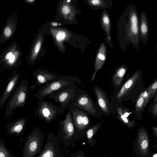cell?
<instances>
[{"mask_svg":"<svg viewBox=\"0 0 157 157\" xmlns=\"http://www.w3.org/2000/svg\"><path fill=\"white\" fill-rule=\"evenodd\" d=\"M139 17L133 4H129L117 20V24L118 41L124 52L132 44L137 50L140 44Z\"/></svg>","mask_w":157,"mask_h":157,"instance_id":"cell-1","label":"cell"},{"mask_svg":"<svg viewBox=\"0 0 157 157\" xmlns=\"http://www.w3.org/2000/svg\"><path fill=\"white\" fill-rule=\"evenodd\" d=\"M144 88L143 73L140 69L127 78L118 88L114 90L110 96L111 102L115 109L123 101L131 100L134 103Z\"/></svg>","mask_w":157,"mask_h":157,"instance_id":"cell-2","label":"cell"},{"mask_svg":"<svg viewBox=\"0 0 157 157\" xmlns=\"http://www.w3.org/2000/svg\"><path fill=\"white\" fill-rule=\"evenodd\" d=\"M81 83V80L77 76L59 75L56 78L40 87L34 94V96L38 100L43 99L56 91Z\"/></svg>","mask_w":157,"mask_h":157,"instance_id":"cell-3","label":"cell"},{"mask_svg":"<svg viewBox=\"0 0 157 157\" xmlns=\"http://www.w3.org/2000/svg\"><path fill=\"white\" fill-rule=\"evenodd\" d=\"M71 105L75 106L89 116L97 117L102 113L88 94L79 89L76 92Z\"/></svg>","mask_w":157,"mask_h":157,"instance_id":"cell-4","label":"cell"},{"mask_svg":"<svg viewBox=\"0 0 157 157\" xmlns=\"http://www.w3.org/2000/svg\"><path fill=\"white\" fill-rule=\"evenodd\" d=\"M28 86V80L25 78L21 82L13 91L7 104L4 118L13 114L16 108L23 107L26 105Z\"/></svg>","mask_w":157,"mask_h":157,"instance_id":"cell-5","label":"cell"},{"mask_svg":"<svg viewBox=\"0 0 157 157\" xmlns=\"http://www.w3.org/2000/svg\"><path fill=\"white\" fill-rule=\"evenodd\" d=\"M22 51L14 41L0 54V65L7 69L16 68L22 64Z\"/></svg>","mask_w":157,"mask_h":157,"instance_id":"cell-6","label":"cell"},{"mask_svg":"<svg viewBox=\"0 0 157 157\" xmlns=\"http://www.w3.org/2000/svg\"><path fill=\"white\" fill-rule=\"evenodd\" d=\"M157 94V78L147 87L144 88L137 97L135 102V117L142 120L143 113L150 100Z\"/></svg>","mask_w":157,"mask_h":157,"instance_id":"cell-7","label":"cell"},{"mask_svg":"<svg viewBox=\"0 0 157 157\" xmlns=\"http://www.w3.org/2000/svg\"><path fill=\"white\" fill-rule=\"evenodd\" d=\"M76 85L64 88L52 94L48 97L53 99L55 102L59 103L58 111L62 114L68 108L76 91L78 89Z\"/></svg>","mask_w":157,"mask_h":157,"instance_id":"cell-8","label":"cell"},{"mask_svg":"<svg viewBox=\"0 0 157 157\" xmlns=\"http://www.w3.org/2000/svg\"><path fill=\"white\" fill-rule=\"evenodd\" d=\"M41 132L35 127L27 137L21 157H35L42 145Z\"/></svg>","mask_w":157,"mask_h":157,"instance_id":"cell-9","label":"cell"},{"mask_svg":"<svg viewBox=\"0 0 157 157\" xmlns=\"http://www.w3.org/2000/svg\"><path fill=\"white\" fill-rule=\"evenodd\" d=\"M58 115L59 114L57 105L44 99L38 100L37 107L34 116L49 123L57 118Z\"/></svg>","mask_w":157,"mask_h":157,"instance_id":"cell-10","label":"cell"},{"mask_svg":"<svg viewBox=\"0 0 157 157\" xmlns=\"http://www.w3.org/2000/svg\"><path fill=\"white\" fill-rule=\"evenodd\" d=\"M68 108L71 116L74 126L77 130L81 131L90 127L91 119L89 115L76 106L71 104Z\"/></svg>","mask_w":157,"mask_h":157,"instance_id":"cell-11","label":"cell"},{"mask_svg":"<svg viewBox=\"0 0 157 157\" xmlns=\"http://www.w3.org/2000/svg\"><path fill=\"white\" fill-rule=\"evenodd\" d=\"M93 89L97 101V104L100 109L102 115L109 116L114 114L115 109L108 98L107 93L99 86L94 85Z\"/></svg>","mask_w":157,"mask_h":157,"instance_id":"cell-12","label":"cell"},{"mask_svg":"<svg viewBox=\"0 0 157 157\" xmlns=\"http://www.w3.org/2000/svg\"><path fill=\"white\" fill-rule=\"evenodd\" d=\"M17 12L9 15L0 36V43L2 44L12 38L17 27Z\"/></svg>","mask_w":157,"mask_h":157,"instance_id":"cell-13","label":"cell"},{"mask_svg":"<svg viewBox=\"0 0 157 157\" xmlns=\"http://www.w3.org/2000/svg\"><path fill=\"white\" fill-rule=\"evenodd\" d=\"M12 75L8 79V83L6 87L0 98V109L10 96L17 85L21 74L18 73L16 70L11 73Z\"/></svg>","mask_w":157,"mask_h":157,"instance_id":"cell-14","label":"cell"},{"mask_svg":"<svg viewBox=\"0 0 157 157\" xmlns=\"http://www.w3.org/2000/svg\"><path fill=\"white\" fill-rule=\"evenodd\" d=\"M33 75L35 78V83L30 86L32 90L44 85L52 80L58 77L59 75L49 72L46 71H37L33 73Z\"/></svg>","mask_w":157,"mask_h":157,"instance_id":"cell-15","label":"cell"},{"mask_svg":"<svg viewBox=\"0 0 157 157\" xmlns=\"http://www.w3.org/2000/svg\"><path fill=\"white\" fill-rule=\"evenodd\" d=\"M106 42L105 39L104 41L100 44L98 50L94 63V71L90 79L91 82L94 80L97 72L102 68L105 61L106 55Z\"/></svg>","mask_w":157,"mask_h":157,"instance_id":"cell-16","label":"cell"},{"mask_svg":"<svg viewBox=\"0 0 157 157\" xmlns=\"http://www.w3.org/2000/svg\"><path fill=\"white\" fill-rule=\"evenodd\" d=\"M100 23L101 27L105 34V39L107 44L111 48H113V44L111 33V20L108 12L106 9L102 10L100 18Z\"/></svg>","mask_w":157,"mask_h":157,"instance_id":"cell-17","label":"cell"},{"mask_svg":"<svg viewBox=\"0 0 157 157\" xmlns=\"http://www.w3.org/2000/svg\"><path fill=\"white\" fill-rule=\"evenodd\" d=\"M128 71V68L125 64H122L115 69L111 80L112 86L114 90L118 88L124 82L123 80Z\"/></svg>","mask_w":157,"mask_h":157,"instance_id":"cell-18","label":"cell"},{"mask_svg":"<svg viewBox=\"0 0 157 157\" xmlns=\"http://www.w3.org/2000/svg\"><path fill=\"white\" fill-rule=\"evenodd\" d=\"M26 120V117H22L9 123L7 126V133L17 136L21 135L25 130Z\"/></svg>","mask_w":157,"mask_h":157,"instance_id":"cell-19","label":"cell"},{"mask_svg":"<svg viewBox=\"0 0 157 157\" xmlns=\"http://www.w3.org/2000/svg\"><path fill=\"white\" fill-rule=\"evenodd\" d=\"M132 113L129 108L120 105L115 109L114 114H116V117L122 123L131 128L135 125L134 120L131 121L129 118Z\"/></svg>","mask_w":157,"mask_h":157,"instance_id":"cell-20","label":"cell"},{"mask_svg":"<svg viewBox=\"0 0 157 157\" xmlns=\"http://www.w3.org/2000/svg\"><path fill=\"white\" fill-rule=\"evenodd\" d=\"M139 21L140 40L144 44L148 39L149 26L147 16L144 10L141 12Z\"/></svg>","mask_w":157,"mask_h":157,"instance_id":"cell-21","label":"cell"},{"mask_svg":"<svg viewBox=\"0 0 157 157\" xmlns=\"http://www.w3.org/2000/svg\"><path fill=\"white\" fill-rule=\"evenodd\" d=\"M63 132L68 137H70L74 133V127L71 113L68 110L65 119L60 122Z\"/></svg>","mask_w":157,"mask_h":157,"instance_id":"cell-22","label":"cell"},{"mask_svg":"<svg viewBox=\"0 0 157 157\" xmlns=\"http://www.w3.org/2000/svg\"><path fill=\"white\" fill-rule=\"evenodd\" d=\"M87 2L90 6L96 10L110 8L113 5L111 0H90Z\"/></svg>","mask_w":157,"mask_h":157,"instance_id":"cell-23","label":"cell"},{"mask_svg":"<svg viewBox=\"0 0 157 157\" xmlns=\"http://www.w3.org/2000/svg\"><path fill=\"white\" fill-rule=\"evenodd\" d=\"M42 41V36H39L33 46L28 58V61L30 64H32L36 58L41 48Z\"/></svg>","mask_w":157,"mask_h":157,"instance_id":"cell-24","label":"cell"},{"mask_svg":"<svg viewBox=\"0 0 157 157\" xmlns=\"http://www.w3.org/2000/svg\"><path fill=\"white\" fill-rule=\"evenodd\" d=\"M38 157H57L54 145L52 143L47 144Z\"/></svg>","mask_w":157,"mask_h":157,"instance_id":"cell-25","label":"cell"},{"mask_svg":"<svg viewBox=\"0 0 157 157\" xmlns=\"http://www.w3.org/2000/svg\"><path fill=\"white\" fill-rule=\"evenodd\" d=\"M0 157H14L5 145L3 139L0 140Z\"/></svg>","mask_w":157,"mask_h":157,"instance_id":"cell-26","label":"cell"},{"mask_svg":"<svg viewBox=\"0 0 157 157\" xmlns=\"http://www.w3.org/2000/svg\"><path fill=\"white\" fill-rule=\"evenodd\" d=\"M148 111L151 113L152 116V118H154L157 116V94L153 98L152 102L149 106Z\"/></svg>","mask_w":157,"mask_h":157,"instance_id":"cell-27","label":"cell"},{"mask_svg":"<svg viewBox=\"0 0 157 157\" xmlns=\"http://www.w3.org/2000/svg\"><path fill=\"white\" fill-rule=\"evenodd\" d=\"M101 125V123L98 124L89 128L87 130L86 133L87 138L89 139L90 140L92 138L94 133L98 129Z\"/></svg>","mask_w":157,"mask_h":157,"instance_id":"cell-28","label":"cell"},{"mask_svg":"<svg viewBox=\"0 0 157 157\" xmlns=\"http://www.w3.org/2000/svg\"><path fill=\"white\" fill-rule=\"evenodd\" d=\"M66 37V33L65 31L62 30L58 31L56 35V40L58 43L62 42Z\"/></svg>","mask_w":157,"mask_h":157,"instance_id":"cell-29","label":"cell"},{"mask_svg":"<svg viewBox=\"0 0 157 157\" xmlns=\"http://www.w3.org/2000/svg\"><path fill=\"white\" fill-rule=\"evenodd\" d=\"M62 11L63 14L67 15L70 13V9L68 6L65 5L62 8Z\"/></svg>","mask_w":157,"mask_h":157,"instance_id":"cell-30","label":"cell"},{"mask_svg":"<svg viewBox=\"0 0 157 157\" xmlns=\"http://www.w3.org/2000/svg\"><path fill=\"white\" fill-rule=\"evenodd\" d=\"M148 145V143L147 140H144L142 141L141 144V147L142 149H146Z\"/></svg>","mask_w":157,"mask_h":157,"instance_id":"cell-31","label":"cell"},{"mask_svg":"<svg viewBox=\"0 0 157 157\" xmlns=\"http://www.w3.org/2000/svg\"><path fill=\"white\" fill-rule=\"evenodd\" d=\"M35 1V0H25V2L28 3H32Z\"/></svg>","mask_w":157,"mask_h":157,"instance_id":"cell-32","label":"cell"},{"mask_svg":"<svg viewBox=\"0 0 157 157\" xmlns=\"http://www.w3.org/2000/svg\"><path fill=\"white\" fill-rule=\"evenodd\" d=\"M157 155L156 154H155L154 155L153 157H157Z\"/></svg>","mask_w":157,"mask_h":157,"instance_id":"cell-33","label":"cell"},{"mask_svg":"<svg viewBox=\"0 0 157 157\" xmlns=\"http://www.w3.org/2000/svg\"><path fill=\"white\" fill-rule=\"evenodd\" d=\"M77 157H83L82 156H81V155H79Z\"/></svg>","mask_w":157,"mask_h":157,"instance_id":"cell-34","label":"cell"}]
</instances>
